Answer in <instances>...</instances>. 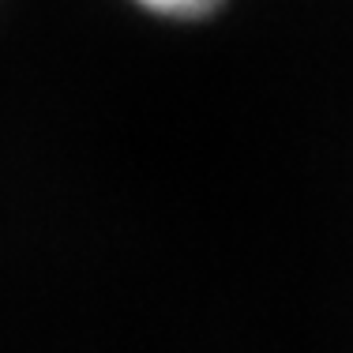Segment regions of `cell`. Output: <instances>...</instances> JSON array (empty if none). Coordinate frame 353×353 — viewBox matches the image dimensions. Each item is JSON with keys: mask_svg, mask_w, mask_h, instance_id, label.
Returning <instances> with one entry per match:
<instances>
[{"mask_svg": "<svg viewBox=\"0 0 353 353\" xmlns=\"http://www.w3.org/2000/svg\"><path fill=\"white\" fill-rule=\"evenodd\" d=\"M139 12L154 15V19H176V23H188V19H203L211 15L222 0H132Z\"/></svg>", "mask_w": 353, "mask_h": 353, "instance_id": "obj_1", "label": "cell"}]
</instances>
